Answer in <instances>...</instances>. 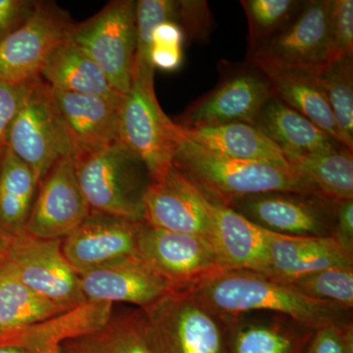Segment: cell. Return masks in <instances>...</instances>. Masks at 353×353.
<instances>
[{
	"label": "cell",
	"instance_id": "obj_3",
	"mask_svg": "<svg viewBox=\"0 0 353 353\" xmlns=\"http://www.w3.org/2000/svg\"><path fill=\"white\" fill-rule=\"evenodd\" d=\"M77 179L92 210L145 221V194L152 176L145 164L121 141L73 157Z\"/></svg>",
	"mask_w": 353,
	"mask_h": 353
},
{
	"label": "cell",
	"instance_id": "obj_43",
	"mask_svg": "<svg viewBox=\"0 0 353 353\" xmlns=\"http://www.w3.org/2000/svg\"><path fill=\"white\" fill-rule=\"evenodd\" d=\"M14 236L0 230V267L8 261Z\"/></svg>",
	"mask_w": 353,
	"mask_h": 353
},
{
	"label": "cell",
	"instance_id": "obj_32",
	"mask_svg": "<svg viewBox=\"0 0 353 353\" xmlns=\"http://www.w3.org/2000/svg\"><path fill=\"white\" fill-rule=\"evenodd\" d=\"M178 0H139L136 8V51L132 78L154 83V72L150 62L152 32L164 21L178 18Z\"/></svg>",
	"mask_w": 353,
	"mask_h": 353
},
{
	"label": "cell",
	"instance_id": "obj_21",
	"mask_svg": "<svg viewBox=\"0 0 353 353\" xmlns=\"http://www.w3.org/2000/svg\"><path fill=\"white\" fill-rule=\"evenodd\" d=\"M330 268H353V254L334 238L269 233L267 277L282 282Z\"/></svg>",
	"mask_w": 353,
	"mask_h": 353
},
{
	"label": "cell",
	"instance_id": "obj_36",
	"mask_svg": "<svg viewBox=\"0 0 353 353\" xmlns=\"http://www.w3.org/2000/svg\"><path fill=\"white\" fill-rule=\"evenodd\" d=\"M178 18L185 39L197 43L208 41L213 29L212 14L206 1L199 0H178Z\"/></svg>",
	"mask_w": 353,
	"mask_h": 353
},
{
	"label": "cell",
	"instance_id": "obj_18",
	"mask_svg": "<svg viewBox=\"0 0 353 353\" xmlns=\"http://www.w3.org/2000/svg\"><path fill=\"white\" fill-rule=\"evenodd\" d=\"M113 314V304L90 301L43 321L0 332V347L32 353H60L65 341L101 329Z\"/></svg>",
	"mask_w": 353,
	"mask_h": 353
},
{
	"label": "cell",
	"instance_id": "obj_1",
	"mask_svg": "<svg viewBox=\"0 0 353 353\" xmlns=\"http://www.w3.org/2000/svg\"><path fill=\"white\" fill-rule=\"evenodd\" d=\"M190 292L222 316L275 313L314 331L352 321V310L309 299L259 272L228 270Z\"/></svg>",
	"mask_w": 353,
	"mask_h": 353
},
{
	"label": "cell",
	"instance_id": "obj_31",
	"mask_svg": "<svg viewBox=\"0 0 353 353\" xmlns=\"http://www.w3.org/2000/svg\"><path fill=\"white\" fill-rule=\"evenodd\" d=\"M303 3L296 0H241L248 24V58L287 27Z\"/></svg>",
	"mask_w": 353,
	"mask_h": 353
},
{
	"label": "cell",
	"instance_id": "obj_30",
	"mask_svg": "<svg viewBox=\"0 0 353 353\" xmlns=\"http://www.w3.org/2000/svg\"><path fill=\"white\" fill-rule=\"evenodd\" d=\"M70 309L23 284L7 262L0 267V332L34 324Z\"/></svg>",
	"mask_w": 353,
	"mask_h": 353
},
{
	"label": "cell",
	"instance_id": "obj_28",
	"mask_svg": "<svg viewBox=\"0 0 353 353\" xmlns=\"http://www.w3.org/2000/svg\"><path fill=\"white\" fill-rule=\"evenodd\" d=\"M39 185L31 168L6 146L0 157V230L24 233Z\"/></svg>",
	"mask_w": 353,
	"mask_h": 353
},
{
	"label": "cell",
	"instance_id": "obj_2",
	"mask_svg": "<svg viewBox=\"0 0 353 353\" xmlns=\"http://www.w3.org/2000/svg\"><path fill=\"white\" fill-rule=\"evenodd\" d=\"M173 166L204 196L225 205L269 192L322 196L290 164L233 159L205 150L185 137L174 157Z\"/></svg>",
	"mask_w": 353,
	"mask_h": 353
},
{
	"label": "cell",
	"instance_id": "obj_11",
	"mask_svg": "<svg viewBox=\"0 0 353 353\" xmlns=\"http://www.w3.org/2000/svg\"><path fill=\"white\" fill-rule=\"evenodd\" d=\"M330 0L304 1L299 12L273 39L248 58L254 66L318 73L332 61Z\"/></svg>",
	"mask_w": 353,
	"mask_h": 353
},
{
	"label": "cell",
	"instance_id": "obj_10",
	"mask_svg": "<svg viewBox=\"0 0 353 353\" xmlns=\"http://www.w3.org/2000/svg\"><path fill=\"white\" fill-rule=\"evenodd\" d=\"M75 23L54 2L39 1L31 18L0 43V80L31 82L41 78L44 65Z\"/></svg>",
	"mask_w": 353,
	"mask_h": 353
},
{
	"label": "cell",
	"instance_id": "obj_29",
	"mask_svg": "<svg viewBox=\"0 0 353 353\" xmlns=\"http://www.w3.org/2000/svg\"><path fill=\"white\" fill-rule=\"evenodd\" d=\"M285 157L322 196L336 201L353 199V154L345 146L329 152L288 153Z\"/></svg>",
	"mask_w": 353,
	"mask_h": 353
},
{
	"label": "cell",
	"instance_id": "obj_25",
	"mask_svg": "<svg viewBox=\"0 0 353 353\" xmlns=\"http://www.w3.org/2000/svg\"><path fill=\"white\" fill-rule=\"evenodd\" d=\"M41 78L55 90L97 95L112 101L124 97L116 92L99 65L69 38L53 51Z\"/></svg>",
	"mask_w": 353,
	"mask_h": 353
},
{
	"label": "cell",
	"instance_id": "obj_9",
	"mask_svg": "<svg viewBox=\"0 0 353 353\" xmlns=\"http://www.w3.org/2000/svg\"><path fill=\"white\" fill-rule=\"evenodd\" d=\"M339 201L318 194L269 192L236 199L229 208L272 233L333 236Z\"/></svg>",
	"mask_w": 353,
	"mask_h": 353
},
{
	"label": "cell",
	"instance_id": "obj_6",
	"mask_svg": "<svg viewBox=\"0 0 353 353\" xmlns=\"http://www.w3.org/2000/svg\"><path fill=\"white\" fill-rule=\"evenodd\" d=\"M7 148L31 168L39 183L73 148L52 88L39 79L26 97L7 136Z\"/></svg>",
	"mask_w": 353,
	"mask_h": 353
},
{
	"label": "cell",
	"instance_id": "obj_33",
	"mask_svg": "<svg viewBox=\"0 0 353 353\" xmlns=\"http://www.w3.org/2000/svg\"><path fill=\"white\" fill-rule=\"evenodd\" d=\"M317 78L341 131L353 139V57L333 60Z\"/></svg>",
	"mask_w": 353,
	"mask_h": 353
},
{
	"label": "cell",
	"instance_id": "obj_41",
	"mask_svg": "<svg viewBox=\"0 0 353 353\" xmlns=\"http://www.w3.org/2000/svg\"><path fill=\"white\" fill-rule=\"evenodd\" d=\"M183 51L182 48L152 46L150 50V62L153 68L163 71H176L182 66Z\"/></svg>",
	"mask_w": 353,
	"mask_h": 353
},
{
	"label": "cell",
	"instance_id": "obj_24",
	"mask_svg": "<svg viewBox=\"0 0 353 353\" xmlns=\"http://www.w3.org/2000/svg\"><path fill=\"white\" fill-rule=\"evenodd\" d=\"M252 126L276 143L284 155L329 152L343 146L276 95L264 104Z\"/></svg>",
	"mask_w": 353,
	"mask_h": 353
},
{
	"label": "cell",
	"instance_id": "obj_5",
	"mask_svg": "<svg viewBox=\"0 0 353 353\" xmlns=\"http://www.w3.org/2000/svg\"><path fill=\"white\" fill-rule=\"evenodd\" d=\"M120 141L141 160L153 181L164 178L173 166L183 139L182 128L160 106L154 83L132 78L119 110Z\"/></svg>",
	"mask_w": 353,
	"mask_h": 353
},
{
	"label": "cell",
	"instance_id": "obj_17",
	"mask_svg": "<svg viewBox=\"0 0 353 353\" xmlns=\"http://www.w3.org/2000/svg\"><path fill=\"white\" fill-rule=\"evenodd\" d=\"M79 276L85 301L131 303L143 309L173 292L138 255L109 262Z\"/></svg>",
	"mask_w": 353,
	"mask_h": 353
},
{
	"label": "cell",
	"instance_id": "obj_38",
	"mask_svg": "<svg viewBox=\"0 0 353 353\" xmlns=\"http://www.w3.org/2000/svg\"><path fill=\"white\" fill-rule=\"evenodd\" d=\"M303 353H353L352 320L316 330Z\"/></svg>",
	"mask_w": 353,
	"mask_h": 353
},
{
	"label": "cell",
	"instance_id": "obj_15",
	"mask_svg": "<svg viewBox=\"0 0 353 353\" xmlns=\"http://www.w3.org/2000/svg\"><path fill=\"white\" fill-rule=\"evenodd\" d=\"M145 221L153 227L192 234L212 243V222L196 185L175 167L159 181H153L145 194ZM213 245V243H212Z\"/></svg>",
	"mask_w": 353,
	"mask_h": 353
},
{
	"label": "cell",
	"instance_id": "obj_19",
	"mask_svg": "<svg viewBox=\"0 0 353 353\" xmlns=\"http://www.w3.org/2000/svg\"><path fill=\"white\" fill-rule=\"evenodd\" d=\"M52 92L73 148V157L119 143V110L123 99L112 101L97 95L55 88Z\"/></svg>",
	"mask_w": 353,
	"mask_h": 353
},
{
	"label": "cell",
	"instance_id": "obj_12",
	"mask_svg": "<svg viewBox=\"0 0 353 353\" xmlns=\"http://www.w3.org/2000/svg\"><path fill=\"white\" fill-rule=\"evenodd\" d=\"M274 97L268 79L250 63L225 74L217 87L190 104L176 123L187 130L233 123L253 125L264 104Z\"/></svg>",
	"mask_w": 353,
	"mask_h": 353
},
{
	"label": "cell",
	"instance_id": "obj_7",
	"mask_svg": "<svg viewBox=\"0 0 353 353\" xmlns=\"http://www.w3.org/2000/svg\"><path fill=\"white\" fill-rule=\"evenodd\" d=\"M137 252L173 292L196 289L228 271L206 239L166 231L145 221L138 225Z\"/></svg>",
	"mask_w": 353,
	"mask_h": 353
},
{
	"label": "cell",
	"instance_id": "obj_20",
	"mask_svg": "<svg viewBox=\"0 0 353 353\" xmlns=\"http://www.w3.org/2000/svg\"><path fill=\"white\" fill-rule=\"evenodd\" d=\"M202 196L212 222L213 246L228 270L266 273L270 231L246 219L229 206L203 194Z\"/></svg>",
	"mask_w": 353,
	"mask_h": 353
},
{
	"label": "cell",
	"instance_id": "obj_14",
	"mask_svg": "<svg viewBox=\"0 0 353 353\" xmlns=\"http://www.w3.org/2000/svg\"><path fill=\"white\" fill-rule=\"evenodd\" d=\"M92 212L77 179L73 157L58 162L39 185L25 233L63 240Z\"/></svg>",
	"mask_w": 353,
	"mask_h": 353
},
{
	"label": "cell",
	"instance_id": "obj_42",
	"mask_svg": "<svg viewBox=\"0 0 353 353\" xmlns=\"http://www.w3.org/2000/svg\"><path fill=\"white\" fill-rule=\"evenodd\" d=\"M185 41L187 39H185V32L180 25L176 24L174 21H164L153 30L152 46L183 48Z\"/></svg>",
	"mask_w": 353,
	"mask_h": 353
},
{
	"label": "cell",
	"instance_id": "obj_34",
	"mask_svg": "<svg viewBox=\"0 0 353 353\" xmlns=\"http://www.w3.org/2000/svg\"><path fill=\"white\" fill-rule=\"evenodd\" d=\"M279 283L309 299L352 310L353 268L325 269Z\"/></svg>",
	"mask_w": 353,
	"mask_h": 353
},
{
	"label": "cell",
	"instance_id": "obj_16",
	"mask_svg": "<svg viewBox=\"0 0 353 353\" xmlns=\"http://www.w3.org/2000/svg\"><path fill=\"white\" fill-rule=\"evenodd\" d=\"M139 223L92 210L87 219L62 240V252L79 275L138 255Z\"/></svg>",
	"mask_w": 353,
	"mask_h": 353
},
{
	"label": "cell",
	"instance_id": "obj_40",
	"mask_svg": "<svg viewBox=\"0 0 353 353\" xmlns=\"http://www.w3.org/2000/svg\"><path fill=\"white\" fill-rule=\"evenodd\" d=\"M332 238L353 254V199L339 201Z\"/></svg>",
	"mask_w": 353,
	"mask_h": 353
},
{
	"label": "cell",
	"instance_id": "obj_27",
	"mask_svg": "<svg viewBox=\"0 0 353 353\" xmlns=\"http://www.w3.org/2000/svg\"><path fill=\"white\" fill-rule=\"evenodd\" d=\"M60 353H159L143 309L111 316L101 329L65 341Z\"/></svg>",
	"mask_w": 353,
	"mask_h": 353
},
{
	"label": "cell",
	"instance_id": "obj_45",
	"mask_svg": "<svg viewBox=\"0 0 353 353\" xmlns=\"http://www.w3.org/2000/svg\"><path fill=\"white\" fill-rule=\"evenodd\" d=\"M1 152H0V157H1Z\"/></svg>",
	"mask_w": 353,
	"mask_h": 353
},
{
	"label": "cell",
	"instance_id": "obj_39",
	"mask_svg": "<svg viewBox=\"0 0 353 353\" xmlns=\"http://www.w3.org/2000/svg\"><path fill=\"white\" fill-rule=\"evenodd\" d=\"M39 0H0V43L32 17Z\"/></svg>",
	"mask_w": 353,
	"mask_h": 353
},
{
	"label": "cell",
	"instance_id": "obj_37",
	"mask_svg": "<svg viewBox=\"0 0 353 353\" xmlns=\"http://www.w3.org/2000/svg\"><path fill=\"white\" fill-rule=\"evenodd\" d=\"M39 79L25 83L0 80V152L6 148L9 130L19 113L26 97Z\"/></svg>",
	"mask_w": 353,
	"mask_h": 353
},
{
	"label": "cell",
	"instance_id": "obj_35",
	"mask_svg": "<svg viewBox=\"0 0 353 353\" xmlns=\"http://www.w3.org/2000/svg\"><path fill=\"white\" fill-rule=\"evenodd\" d=\"M329 34L332 61L353 57L352 0H330Z\"/></svg>",
	"mask_w": 353,
	"mask_h": 353
},
{
	"label": "cell",
	"instance_id": "obj_26",
	"mask_svg": "<svg viewBox=\"0 0 353 353\" xmlns=\"http://www.w3.org/2000/svg\"><path fill=\"white\" fill-rule=\"evenodd\" d=\"M185 139L218 154L243 161L290 164L276 143L245 123L183 129Z\"/></svg>",
	"mask_w": 353,
	"mask_h": 353
},
{
	"label": "cell",
	"instance_id": "obj_23",
	"mask_svg": "<svg viewBox=\"0 0 353 353\" xmlns=\"http://www.w3.org/2000/svg\"><path fill=\"white\" fill-rule=\"evenodd\" d=\"M256 68L268 79L279 99L353 152V139L347 138L339 126L318 81L317 73L278 67Z\"/></svg>",
	"mask_w": 353,
	"mask_h": 353
},
{
	"label": "cell",
	"instance_id": "obj_4",
	"mask_svg": "<svg viewBox=\"0 0 353 353\" xmlns=\"http://www.w3.org/2000/svg\"><path fill=\"white\" fill-rule=\"evenodd\" d=\"M159 353H230L226 318L192 292H171L143 309Z\"/></svg>",
	"mask_w": 353,
	"mask_h": 353
},
{
	"label": "cell",
	"instance_id": "obj_13",
	"mask_svg": "<svg viewBox=\"0 0 353 353\" xmlns=\"http://www.w3.org/2000/svg\"><path fill=\"white\" fill-rule=\"evenodd\" d=\"M62 240L14 236L7 263L28 288L53 303L73 308L85 303L80 276L62 252Z\"/></svg>",
	"mask_w": 353,
	"mask_h": 353
},
{
	"label": "cell",
	"instance_id": "obj_22",
	"mask_svg": "<svg viewBox=\"0 0 353 353\" xmlns=\"http://www.w3.org/2000/svg\"><path fill=\"white\" fill-rule=\"evenodd\" d=\"M229 330L230 353H303L314 330L287 316H224Z\"/></svg>",
	"mask_w": 353,
	"mask_h": 353
},
{
	"label": "cell",
	"instance_id": "obj_44",
	"mask_svg": "<svg viewBox=\"0 0 353 353\" xmlns=\"http://www.w3.org/2000/svg\"><path fill=\"white\" fill-rule=\"evenodd\" d=\"M0 353H32L23 348L15 347H0Z\"/></svg>",
	"mask_w": 353,
	"mask_h": 353
},
{
	"label": "cell",
	"instance_id": "obj_8",
	"mask_svg": "<svg viewBox=\"0 0 353 353\" xmlns=\"http://www.w3.org/2000/svg\"><path fill=\"white\" fill-rule=\"evenodd\" d=\"M136 8L134 0H113L90 19L74 25L69 36L122 95L129 92L134 74Z\"/></svg>",
	"mask_w": 353,
	"mask_h": 353
}]
</instances>
